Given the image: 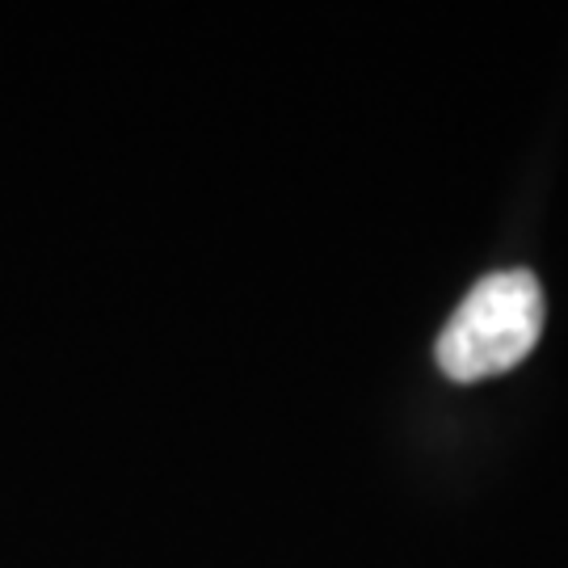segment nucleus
I'll return each mask as SVG.
<instances>
[{"instance_id": "nucleus-1", "label": "nucleus", "mask_w": 568, "mask_h": 568, "mask_svg": "<svg viewBox=\"0 0 568 568\" xmlns=\"http://www.w3.org/2000/svg\"><path fill=\"white\" fill-rule=\"evenodd\" d=\"M544 333V291L530 270H497L471 286L455 307L443 337L438 366L455 384L501 375L527 358Z\"/></svg>"}]
</instances>
